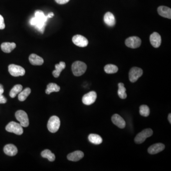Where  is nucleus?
<instances>
[{"label":"nucleus","instance_id":"f257e3e1","mask_svg":"<svg viewBox=\"0 0 171 171\" xmlns=\"http://www.w3.org/2000/svg\"><path fill=\"white\" fill-rule=\"evenodd\" d=\"M35 17L36 18L37 22L34 26L35 28L40 33H44L46 23L47 21L48 18L47 16L45 15L43 12L40 10H37L35 12Z\"/></svg>","mask_w":171,"mask_h":171},{"label":"nucleus","instance_id":"f03ea898","mask_svg":"<svg viewBox=\"0 0 171 171\" xmlns=\"http://www.w3.org/2000/svg\"><path fill=\"white\" fill-rule=\"evenodd\" d=\"M87 65L83 62L76 61L72 65V71L76 76H81L85 73L87 70Z\"/></svg>","mask_w":171,"mask_h":171},{"label":"nucleus","instance_id":"7ed1b4c3","mask_svg":"<svg viewBox=\"0 0 171 171\" xmlns=\"http://www.w3.org/2000/svg\"><path fill=\"white\" fill-rule=\"evenodd\" d=\"M61 125V121L57 116H53L50 117L48 122V129L51 133L57 132Z\"/></svg>","mask_w":171,"mask_h":171},{"label":"nucleus","instance_id":"20e7f679","mask_svg":"<svg viewBox=\"0 0 171 171\" xmlns=\"http://www.w3.org/2000/svg\"><path fill=\"white\" fill-rule=\"evenodd\" d=\"M6 130L11 133H13L17 135H21L23 134V130L22 126L20 124L12 121L10 122L6 126Z\"/></svg>","mask_w":171,"mask_h":171},{"label":"nucleus","instance_id":"39448f33","mask_svg":"<svg viewBox=\"0 0 171 171\" xmlns=\"http://www.w3.org/2000/svg\"><path fill=\"white\" fill-rule=\"evenodd\" d=\"M153 134V130L150 128H147L143 130L136 136L135 138V143L138 144H142L146 138L151 136Z\"/></svg>","mask_w":171,"mask_h":171},{"label":"nucleus","instance_id":"423d86ee","mask_svg":"<svg viewBox=\"0 0 171 171\" xmlns=\"http://www.w3.org/2000/svg\"><path fill=\"white\" fill-rule=\"evenodd\" d=\"M15 118L19 121L22 127H26L29 125V118L27 113L23 110L17 111L15 113Z\"/></svg>","mask_w":171,"mask_h":171},{"label":"nucleus","instance_id":"0eeeda50","mask_svg":"<svg viewBox=\"0 0 171 171\" xmlns=\"http://www.w3.org/2000/svg\"><path fill=\"white\" fill-rule=\"evenodd\" d=\"M8 71L10 74L13 76H22L25 73L24 68L20 66L11 64L8 67Z\"/></svg>","mask_w":171,"mask_h":171},{"label":"nucleus","instance_id":"6e6552de","mask_svg":"<svg viewBox=\"0 0 171 171\" xmlns=\"http://www.w3.org/2000/svg\"><path fill=\"white\" fill-rule=\"evenodd\" d=\"M143 71L141 68L133 67L131 68L129 73V79L131 82L136 81L143 75Z\"/></svg>","mask_w":171,"mask_h":171},{"label":"nucleus","instance_id":"1a4fd4ad","mask_svg":"<svg viewBox=\"0 0 171 171\" xmlns=\"http://www.w3.org/2000/svg\"><path fill=\"white\" fill-rule=\"evenodd\" d=\"M125 44L127 47L130 48H137L141 45V40L138 37H130L126 39Z\"/></svg>","mask_w":171,"mask_h":171},{"label":"nucleus","instance_id":"9d476101","mask_svg":"<svg viewBox=\"0 0 171 171\" xmlns=\"http://www.w3.org/2000/svg\"><path fill=\"white\" fill-rule=\"evenodd\" d=\"M97 98L96 92L90 91L86 94L83 97L82 102L86 105H90L95 102Z\"/></svg>","mask_w":171,"mask_h":171},{"label":"nucleus","instance_id":"9b49d317","mask_svg":"<svg viewBox=\"0 0 171 171\" xmlns=\"http://www.w3.org/2000/svg\"><path fill=\"white\" fill-rule=\"evenodd\" d=\"M73 44L80 47H85L89 44V41L87 38L81 35H76L72 38Z\"/></svg>","mask_w":171,"mask_h":171},{"label":"nucleus","instance_id":"f8f14e48","mask_svg":"<svg viewBox=\"0 0 171 171\" xmlns=\"http://www.w3.org/2000/svg\"><path fill=\"white\" fill-rule=\"evenodd\" d=\"M150 41L151 44L154 48H157L159 47L162 42L161 36L157 32H154L150 35Z\"/></svg>","mask_w":171,"mask_h":171},{"label":"nucleus","instance_id":"ddd939ff","mask_svg":"<svg viewBox=\"0 0 171 171\" xmlns=\"http://www.w3.org/2000/svg\"><path fill=\"white\" fill-rule=\"evenodd\" d=\"M164 148L165 146L164 144L162 143H157L150 146L148 149V152L151 155H154L162 152L164 150Z\"/></svg>","mask_w":171,"mask_h":171},{"label":"nucleus","instance_id":"4468645a","mask_svg":"<svg viewBox=\"0 0 171 171\" xmlns=\"http://www.w3.org/2000/svg\"><path fill=\"white\" fill-rule=\"evenodd\" d=\"M112 122L120 128H124L126 127V122L124 119L118 114H115L111 118Z\"/></svg>","mask_w":171,"mask_h":171},{"label":"nucleus","instance_id":"2eb2a0df","mask_svg":"<svg viewBox=\"0 0 171 171\" xmlns=\"http://www.w3.org/2000/svg\"><path fill=\"white\" fill-rule=\"evenodd\" d=\"M157 12L160 16L166 18L171 19V8L166 6H161L158 7Z\"/></svg>","mask_w":171,"mask_h":171},{"label":"nucleus","instance_id":"dca6fc26","mask_svg":"<svg viewBox=\"0 0 171 171\" xmlns=\"http://www.w3.org/2000/svg\"><path fill=\"white\" fill-rule=\"evenodd\" d=\"M83 152L81 151H76L68 154L67 158L70 161L76 162L81 159L84 157Z\"/></svg>","mask_w":171,"mask_h":171},{"label":"nucleus","instance_id":"f3484780","mask_svg":"<svg viewBox=\"0 0 171 171\" xmlns=\"http://www.w3.org/2000/svg\"><path fill=\"white\" fill-rule=\"evenodd\" d=\"M3 151L6 155L11 156H14L18 153L17 147L12 144L6 145L3 148Z\"/></svg>","mask_w":171,"mask_h":171},{"label":"nucleus","instance_id":"a211bd4d","mask_svg":"<svg viewBox=\"0 0 171 171\" xmlns=\"http://www.w3.org/2000/svg\"><path fill=\"white\" fill-rule=\"evenodd\" d=\"M104 21L105 23L109 27L114 26L116 24V19L115 16L110 12H107L105 14Z\"/></svg>","mask_w":171,"mask_h":171},{"label":"nucleus","instance_id":"6ab92c4d","mask_svg":"<svg viewBox=\"0 0 171 171\" xmlns=\"http://www.w3.org/2000/svg\"><path fill=\"white\" fill-rule=\"evenodd\" d=\"M29 61L33 65L40 66L43 64L44 60L43 58L35 54H31L29 57Z\"/></svg>","mask_w":171,"mask_h":171},{"label":"nucleus","instance_id":"aec40b11","mask_svg":"<svg viewBox=\"0 0 171 171\" xmlns=\"http://www.w3.org/2000/svg\"><path fill=\"white\" fill-rule=\"evenodd\" d=\"M16 47V44L14 42H3L1 46L2 50L5 53H10Z\"/></svg>","mask_w":171,"mask_h":171},{"label":"nucleus","instance_id":"412c9836","mask_svg":"<svg viewBox=\"0 0 171 171\" xmlns=\"http://www.w3.org/2000/svg\"><path fill=\"white\" fill-rule=\"evenodd\" d=\"M66 64L64 62H61L59 64L55 65V70L53 72V74L55 78H58L61 72L65 68Z\"/></svg>","mask_w":171,"mask_h":171},{"label":"nucleus","instance_id":"4be33fe9","mask_svg":"<svg viewBox=\"0 0 171 171\" xmlns=\"http://www.w3.org/2000/svg\"><path fill=\"white\" fill-rule=\"evenodd\" d=\"M89 140L91 143L95 145H99L102 142V138L100 136L97 134H90L89 136Z\"/></svg>","mask_w":171,"mask_h":171},{"label":"nucleus","instance_id":"5701e85b","mask_svg":"<svg viewBox=\"0 0 171 171\" xmlns=\"http://www.w3.org/2000/svg\"><path fill=\"white\" fill-rule=\"evenodd\" d=\"M60 90V87L59 86L54 83H50L47 85L46 93L47 94H50L53 92H58Z\"/></svg>","mask_w":171,"mask_h":171},{"label":"nucleus","instance_id":"b1692460","mask_svg":"<svg viewBox=\"0 0 171 171\" xmlns=\"http://www.w3.org/2000/svg\"><path fill=\"white\" fill-rule=\"evenodd\" d=\"M41 155L44 158H47L50 162H53L55 160L54 154L52 153V152L48 149H46L42 151L41 153Z\"/></svg>","mask_w":171,"mask_h":171},{"label":"nucleus","instance_id":"393cba45","mask_svg":"<svg viewBox=\"0 0 171 171\" xmlns=\"http://www.w3.org/2000/svg\"><path fill=\"white\" fill-rule=\"evenodd\" d=\"M31 93V90L29 88H27L21 90L19 93L18 99L20 101H24Z\"/></svg>","mask_w":171,"mask_h":171},{"label":"nucleus","instance_id":"a878e982","mask_svg":"<svg viewBox=\"0 0 171 171\" xmlns=\"http://www.w3.org/2000/svg\"><path fill=\"white\" fill-rule=\"evenodd\" d=\"M118 95L120 99H125L127 98V95L126 93V89L124 87V84L122 83L118 84Z\"/></svg>","mask_w":171,"mask_h":171},{"label":"nucleus","instance_id":"bb28decb","mask_svg":"<svg viewBox=\"0 0 171 171\" xmlns=\"http://www.w3.org/2000/svg\"><path fill=\"white\" fill-rule=\"evenodd\" d=\"M22 90V86L21 85L18 84L14 86L10 92V96L12 98L16 97L18 94Z\"/></svg>","mask_w":171,"mask_h":171},{"label":"nucleus","instance_id":"cd10ccee","mask_svg":"<svg viewBox=\"0 0 171 171\" xmlns=\"http://www.w3.org/2000/svg\"><path fill=\"white\" fill-rule=\"evenodd\" d=\"M118 68L117 66L113 64H108L104 67V71L108 74L116 73L118 72Z\"/></svg>","mask_w":171,"mask_h":171},{"label":"nucleus","instance_id":"c85d7f7f","mask_svg":"<svg viewBox=\"0 0 171 171\" xmlns=\"http://www.w3.org/2000/svg\"><path fill=\"white\" fill-rule=\"evenodd\" d=\"M139 112L141 116L143 117H147L150 114V109L149 107L146 105H141L140 107Z\"/></svg>","mask_w":171,"mask_h":171},{"label":"nucleus","instance_id":"c756f323","mask_svg":"<svg viewBox=\"0 0 171 171\" xmlns=\"http://www.w3.org/2000/svg\"><path fill=\"white\" fill-rule=\"evenodd\" d=\"M5 25L4 23V19L1 15H0V30H3L5 28Z\"/></svg>","mask_w":171,"mask_h":171},{"label":"nucleus","instance_id":"7c9ffc66","mask_svg":"<svg viewBox=\"0 0 171 171\" xmlns=\"http://www.w3.org/2000/svg\"><path fill=\"white\" fill-rule=\"evenodd\" d=\"M7 102V99L2 94H0V104H5Z\"/></svg>","mask_w":171,"mask_h":171},{"label":"nucleus","instance_id":"2f4dec72","mask_svg":"<svg viewBox=\"0 0 171 171\" xmlns=\"http://www.w3.org/2000/svg\"><path fill=\"white\" fill-rule=\"evenodd\" d=\"M70 0H55L56 2L59 4H64L67 3Z\"/></svg>","mask_w":171,"mask_h":171},{"label":"nucleus","instance_id":"473e14b6","mask_svg":"<svg viewBox=\"0 0 171 171\" xmlns=\"http://www.w3.org/2000/svg\"><path fill=\"white\" fill-rule=\"evenodd\" d=\"M37 22V21L36 18L35 17H33L32 18L30 19V23L31 24V25H33V26H35V25L36 24Z\"/></svg>","mask_w":171,"mask_h":171},{"label":"nucleus","instance_id":"72a5a7b5","mask_svg":"<svg viewBox=\"0 0 171 171\" xmlns=\"http://www.w3.org/2000/svg\"><path fill=\"white\" fill-rule=\"evenodd\" d=\"M4 92V89H3V86L0 84V94H2Z\"/></svg>","mask_w":171,"mask_h":171},{"label":"nucleus","instance_id":"f704fd0d","mask_svg":"<svg viewBox=\"0 0 171 171\" xmlns=\"http://www.w3.org/2000/svg\"><path fill=\"white\" fill-rule=\"evenodd\" d=\"M54 15V13H53V12H51L49 13V14L47 15V17L48 18H53V17Z\"/></svg>","mask_w":171,"mask_h":171},{"label":"nucleus","instance_id":"c9c22d12","mask_svg":"<svg viewBox=\"0 0 171 171\" xmlns=\"http://www.w3.org/2000/svg\"><path fill=\"white\" fill-rule=\"evenodd\" d=\"M168 121H169V122H170V124L171 123V114H169V115H168Z\"/></svg>","mask_w":171,"mask_h":171}]
</instances>
